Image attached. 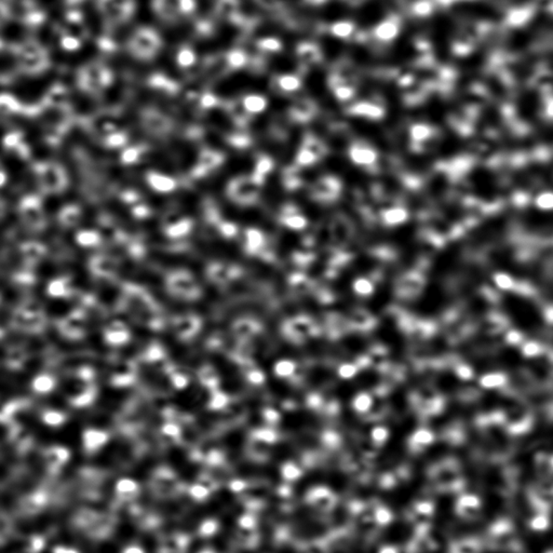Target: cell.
Returning <instances> with one entry per match:
<instances>
[{"label":"cell","instance_id":"obj_1","mask_svg":"<svg viewBox=\"0 0 553 553\" xmlns=\"http://www.w3.org/2000/svg\"><path fill=\"white\" fill-rule=\"evenodd\" d=\"M352 157L359 163H368L374 159V154L368 149H359L352 153Z\"/></svg>","mask_w":553,"mask_h":553},{"label":"cell","instance_id":"obj_2","mask_svg":"<svg viewBox=\"0 0 553 553\" xmlns=\"http://www.w3.org/2000/svg\"><path fill=\"white\" fill-rule=\"evenodd\" d=\"M153 185L159 190H169L172 187V181L168 178L163 176H155L153 178Z\"/></svg>","mask_w":553,"mask_h":553},{"label":"cell","instance_id":"obj_3","mask_svg":"<svg viewBox=\"0 0 553 553\" xmlns=\"http://www.w3.org/2000/svg\"><path fill=\"white\" fill-rule=\"evenodd\" d=\"M54 553H79L78 551L72 548H65V547H58L54 549Z\"/></svg>","mask_w":553,"mask_h":553}]
</instances>
